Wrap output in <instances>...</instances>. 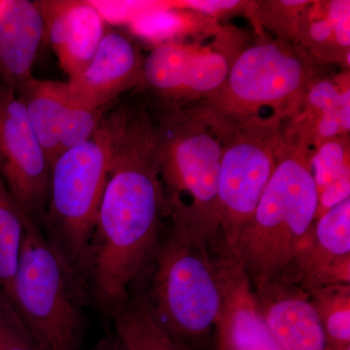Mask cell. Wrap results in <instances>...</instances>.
Returning a JSON list of instances; mask_svg holds the SVG:
<instances>
[{"instance_id": "1", "label": "cell", "mask_w": 350, "mask_h": 350, "mask_svg": "<svg viewBox=\"0 0 350 350\" xmlns=\"http://www.w3.org/2000/svg\"><path fill=\"white\" fill-rule=\"evenodd\" d=\"M114 117L111 163L88 261V284L113 314L129 300L131 284L156 253L167 216L147 101L119 105Z\"/></svg>"}, {"instance_id": "2", "label": "cell", "mask_w": 350, "mask_h": 350, "mask_svg": "<svg viewBox=\"0 0 350 350\" xmlns=\"http://www.w3.org/2000/svg\"><path fill=\"white\" fill-rule=\"evenodd\" d=\"M167 215L174 232L208 243L219 232L221 159L232 121L206 100L153 115Z\"/></svg>"}, {"instance_id": "3", "label": "cell", "mask_w": 350, "mask_h": 350, "mask_svg": "<svg viewBox=\"0 0 350 350\" xmlns=\"http://www.w3.org/2000/svg\"><path fill=\"white\" fill-rule=\"evenodd\" d=\"M310 159L283 135L275 172L231 253L253 290L280 280L315 222L319 195Z\"/></svg>"}, {"instance_id": "4", "label": "cell", "mask_w": 350, "mask_h": 350, "mask_svg": "<svg viewBox=\"0 0 350 350\" xmlns=\"http://www.w3.org/2000/svg\"><path fill=\"white\" fill-rule=\"evenodd\" d=\"M87 283L72 271L40 226L25 219L8 297L39 350H80Z\"/></svg>"}, {"instance_id": "5", "label": "cell", "mask_w": 350, "mask_h": 350, "mask_svg": "<svg viewBox=\"0 0 350 350\" xmlns=\"http://www.w3.org/2000/svg\"><path fill=\"white\" fill-rule=\"evenodd\" d=\"M114 111L89 139L64 152L51 167L45 234L87 283L90 244L111 163Z\"/></svg>"}, {"instance_id": "6", "label": "cell", "mask_w": 350, "mask_h": 350, "mask_svg": "<svg viewBox=\"0 0 350 350\" xmlns=\"http://www.w3.org/2000/svg\"><path fill=\"white\" fill-rule=\"evenodd\" d=\"M322 66L293 41L262 36L243 46L222 86L206 101L232 121L286 122L298 112L308 86L324 75Z\"/></svg>"}, {"instance_id": "7", "label": "cell", "mask_w": 350, "mask_h": 350, "mask_svg": "<svg viewBox=\"0 0 350 350\" xmlns=\"http://www.w3.org/2000/svg\"><path fill=\"white\" fill-rule=\"evenodd\" d=\"M207 244L172 232L156 251L149 298L158 323L186 350H197L214 330L222 308V259L216 261Z\"/></svg>"}, {"instance_id": "8", "label": "cell", "mask_w": 350, "mask_h": 350, "mask_svg": "<svg viewBox=\"0 0 350 350\" xmlns=\"http://www.w3.org/2000/svg\"><path fill=\"white\" fill-rule=\"evenodd\" d=\"M284 123L260 117L232 121L217 191L219 232L228 252L234 251L239 232L252 217L275 172Z\"/></svg>"}, {"instance_id": "9", "label": "cell", "mask_w": 350, "mask_h": 350, "mask_svg": "<svg viewBox=\"0 0 350 350\" xmlns=\"http://www.w3.org/2000/svg\"><path fill=\"white\" fill-rule=\"evenodd\" d=\"M244 45L243 36L232 29L216 31L206 43H160L144 59L138 87L162 103V109L208 100L225 82Z\"/></svg>"}, {"instance_id": "10", "label": "cell", "mask_w": 350, "mask_h": 350, "mask_svg": "<svg viewBox=\"0 0 350 350\" xmlns=\"http://www.w3.org/2000/svg\"><path fill=\"white\" fill-rule=\"evenodd\" d=\"M0 174L25 218L42 225L51 165L12 88L0 84Z\"/></svg>"}, {"instance_id": "11", "label": "cell", "mask_w": 350, "mask_h": 350, "mask_svg": "<svg viewBox=\"0 0 350 350\" xmlns=\"http://www.w3.org/2000/svg\"><path fill=\"white\" fill-rule=\"evenodd\" d=\"M280 282L305 291L350 285V199L313 223Z\"/></svg>"}, {"instance_id": "12", "label": "cell", "mask_w": 350, "mask_h": 350, "mask_svg": "<svg viewBox=\"0 0 350 350\" xmlns=\"http://www.w3.org/2000/svg\"><path fill=\"white\" fill-rule=\"evenodd\" d=\"M144 59L130 36L108 27L89 64L66 82L69 91L85 105L107 109L120 96L139 86Z\"/></svg>"}, {"instance_id": "13", "label": "cell", "mask_w": 350, "mask_h": 350, "mask_svg": "<svg viewBox=\"0 0 350 350\" xmlns=\"http://www.w3.org/2000/svg\"><path fill=\"white\" fill-rule=\"evenodd\" d=\"M349 71L321 75L306 90L298 112L285 122L283 135L312 156L333 138L349 135Z\"/></svg>"}, {"instance_id": "14", "label": "cell", "mask_w": 350, "mask_h": 350, "mask_svg": "<svg viewBox=\"0 0 350 350\" xmlns=\"http://www.w3.org/2000/svg\"><path fill=\"white\" fill-rule=\"evenodd\" d=\"M222 308L214 325L215 350H284L269 332L243 266L231 253L222 258Z\"/></svg>"}, {"instance_id": "15", "label": "cell", "mask_w": 350, "mask_h": 350, "mask_svg": "<svg viewBox=\"0 0 350 350\" xmlns=\"http://www.w3.org/2000/svg\"><path fill=\"white\" fill-rule=\"evenodd\" d=\"M45 38L68 79L84 69L107 31L105 17L93 4L80 0L36 1Z\"/></svg>"}, {"instance_id": "16", "label": "cell", "mask_w": 350, "mask_h": 350, "mask_svg": "<svg viewBox=\"0 0 350 350\" xmlns=\"http://www.w3.org/2000/svg\"><path fill=\"white\" fill-rule=\"evenodd\" d=\"M269 332L284 350H334L310 294L275 280L253 290Z\"/></svg>"}, {"instance_id": "17", "label": "cell", "mask_w": 350, "mask_h": 350, "mask_svg": "<svg viewBox=\"0 0 350 350\" xmlns=\"http://www.w3.org/2000/svg\"><path fill=\"white\" fill-rule=\"evenodd\" d=\"M45 25L36 1H0V84L14 91L33 77Z\"/></svg>"}, {"instance_id": "18", "label": "cell", "mask_w": 350, "mask_h": 350, "mask_svg": "<svg viewBox=\"0 0 350 350\" xmlns=\"http://www.w3.org/2000/svg\"><path fill=\"white\" fill-rule=\"evenodd\" d=\"M292 41L319 63L349 71V0L308 1L297 19Z\"/></svg>"}, {"instance_id": "19", "label": "cell", "mask_w": 350, "mask_h": 350, "mask_svg": "<svg viewBox=\"0 0 350 350\" xmlns=\"http://www.w3.org/2000/svg\"><path fill=\"white\" fill-rule=\"evenodd\" d=\"M15 93L52 167L63 154L61 135L68 105V85L66 82L32 77L21 85Z\"/></svg>"}, {"instance_id": "20", "label": "cell", "mask_w": 350, "mask_h": 350, "mask_svg": "<svg viewBox=\"0 0 350 350\" xmlns=\"http://www.w3.org/2000/svg\"><path fill=\"white\" fill-rule=\"evenodd\" d=\"M113 315L116 338L126 350H186L158 323L145 299H129Z\"/></svg>"}, {"instance_id": "21", "label": "cell", "mask_w": 350, "mask_h": 350, "mask_svg": "<svg viewBox=\"0 0 350 350\" xmlns=\"http://www.w3.org/2000/svg\"><path fill=\"white\" fill-rule=\"evenodd\" d=\"M25 219L0 174V283L7 295L17 269Z\"/></svg>"}, {"instance_id": "22", "label": "cell", "mask_w": 350, "mask_h": 350, "mask_svg": "<svg viewBox=\"0 0 350 350\" xmlns=\"http://www.w3.org/2000/svg\"><path fill=\"white\" fill-rule=\"evenodd\" d=\"M308 293L332 347L350 345V285L320 287Z\"/></svg>"}, {"instance_id": "23", "label": "cell", "mask_w": 350, "mask_h": 350, "mask_svg": "<svg viewBox=\"0 0 350 350\" xmlns=\"http://www.w3.org/2000/svg\"><path fill=\"white\" fill-rule=\"evenodd\" d=\"M308 3V0L250 1L246 14L262 31L292 41L297 19Z\"/></svg>"}, {"instance_id": "24", "label": "cell", "mask_w": 350, "mask_h": 350, "mask_svg": "<svg viewBox=\"0 0 350 350\" xmlns=\"http://www.w3.org/2000/svg\"><path fill=\"white\" fill-rule=\"evenodd\" d=\"M310 167L317 195L324 189L350 178V137L342 135L319 147L310 159Z\"/></svg>"}, {"instance_id": "25", "label": "cell", "mask_w": 350, "mask_h": 350, "mask_svg": "<svg viewBox=\"0 0 350 350\" xmlns=\"http://www.w3.org/2000/svg\"><path fill=\"white\" fill-rule=\"evenodd\" d=\"M0 350H39L3 290L0 292Z\"/></svg>"}, {"instance_id": "26", "label": "cell", "mask_w": 350, "mask_h": 350, "mask_svg": "<svg viewBox=\"0 0 350 350\" xmlns=\"http://www.w3.org/2000/svg\"><path fill=\"white\" fill-rule=\"evenodd\" d=\"M250 1H187L181 7L194 10L196 12L211 16L213 18L225 17L231 14L244 11L246 13Z\"/></svg>"}, {"instance_id": "27", "label": "cell", "mask_w": 350, "mask_h": 350, "mask_svg": "<svg viewBox=\"0 0 350 350\" xmlns=\"http://www.w3.org/2000/svg\"><path fill=\"white\" fill-rule=\"evenodd\" d=\"M96 350H126L116 337L103 342Z\"/></svg>"}, {"instance_id": "28", "label": "cell", "mask_w": 350, "mask_h": 350, "mask_svg": "<svg viewBox=\"0 0 350 350\" xmlns=\"http://www.w3.org/2000/svg\"><path fill=\"white\" fill-rule=\"evenodd\" d=\"M2 290H3V288H2L1 283H0V292H1Z\"/></svg>"}]
</instances>
